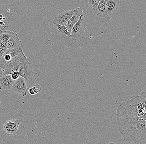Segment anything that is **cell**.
I'll return each mask as SVG.
<instances>
[{
  "label": "cell",
  "instance_id": "11",
  "mask_svg": "<svg viewBox=\"0 0 146 144\" xmlns=\"http://www.w3.org/2000/svg\"><path fill=\"white\" fill-rule=\"evenodd\" d=\"M8 48L9 49H23L22 42L19 39L18 34L11 32V36L10 39L7 42Z\"/></svg>",
  "mask_w": 146,
  "mask_h": 144
},
{
  "label": "cell",
  "instance_id": "10",
  "mask_svg": "<svg viewBox=\"0 0 146 144\" xmlns=\"http://www.w3.org/2000/svg\"><path fill=\"white\" fill-rule=\"evenodd\" d=\"M23 51V49H7L3 56H2L0 59V66L3 65L5 63L11 61L15 56H18L20 53Z\"/></svg>",
  "mask_w": 146,
  "mask_h": 144
},
{
  "label": "cell",
  "instance_id": "22",
  "mask_svg": "<svg viewBox=\"0 0 146 144\" xmlns=\"http://www.w3.org/2000/svg\"><path fill=\"white\" fill-rule=\"evenodd\" d=\"M28 91L29 92V94L31 95H35V93L34 91L33 90L32 87L31 88H29L28 90Z\"/></svg>",
  "mask_w": 146,
  "mask_h": 144
},
{
  "label": "cell",
  "instance_id": "27",
  "mask_svg": "<svg viewBox=\"0 0 146 144\" xmlns=\"http://www.w3.org/2000/svg\"><path fill=\"white\" fill-rule=\"evenodd\" d=\"M1 41H0V46H1Z\"/></svg>",
  "mask_w": 146,
  "mask_h": 144
},
{
  "label": "cell",
  "instance_id": "8",
  "mask_svg": "<svg viewBox=\"0 0 146 144\" xmlns=\"http://www.w3.org/2000/svg\"><path fill=\"white\" fill-rule=\"evenodd\" d=\"M74 13V10L63 12L56 17L53 21V23L66 26Z\"/></svg>",
  "mask_w": 146,
  "mask_h": 144
},
{
  "label": "cell",
  "instance_id": "26",
  "mask_svg": "<svg viewBox=\"0 0 146 144\" xmlns=\"http://www.w3.org/2000/svg\"><path fill=\"white\" fill-rule=\"evenodd\" d=\"M2 31L0 29V35H1V33Z\"/></svg>",
  "mask_w": 146,
  "mask_h": 144
},
{
  "label": "cell",
  "instance_id": "3",
  "mask_svg": "<svg viewBox=\"0 0 146 144\" xmlns=\"http://www.w3.org/2000/svg\"><path fill=\"white\" fill-rule=\"evenodd\" d=\"M51 33L55 38L68 48L72 46L74 43L71 34L68 32L66 26L53 23V28Z\"/></svg>",
  "mask_w": 146,
  "mask_h": 144
},
{
  "label": "cell",
  "instance_id": "12",
  "mask_svg": "<svg viewBox=\"0 0 146 144\" xmlns=\"http://www.w3.org/2000/svg\"><path fill=\"white\" fill-rule=\"evenodd\" d=\"M106 10L108 15L115 14L119 6V0H106Z\"/></svg>",
  "mask_w": 146,
  "mask_h": 144
},
{
  "label": "cell",
  "instance_id": "29",
  "mask_svg": "<svg viewBox=\"0 0 146 144\" xmlns=\"http://www.w3.org/2000/svg\"><path fill=\"white\" fill-rule=\"evenodd\" d=\"M1 57H0V59H1Z\"/></svg>",
  "mask_w": 146,
  "mask_h": 144
},
{
  "label": "cell",
  "instance_id": "28",
  "mask_svg": "<svg viewBox=\"0 0 146 144\" xmlns=\"http://www.w3.org/2000/svg\"><path fill=\"white\" fill-rule=\"evenodd\" d=\"M0 104H1V101H0Z\"/></svg>",
  "mask_w": 146,
  "mask_h": 144
},
{
  "label": "cell",
  "instance_id": "19",
  "mask_svg": "<svg viewBox=\"0 0 146 144\" xmlns=\"http://www.w3.org/2000/svg\"><path fill=\"white\" fill-rule=\"evenodd\" d=\"M9 26V24L6 22L0 21V28H1L2 29L7 28Z\"/></svg>",
  "mask_w": 146,
  "mask_h": 144
},
{
  "label": "cell",
  "instance_id": "25",
  "mask_svg": "<svg viewBox=\"0 0 146 144\" xmlns=\"http://www.w3.org/2000/svg\"><path fill=\"white\" fill-rule=\"evenodd\" d=\"M108 144H114L113 143H112V142H111V143H109Z\"/></svg>",
  "mask_w": 146,
  "mask_h": 144
},
{
  "label": "cell",
  "instance_id": "9",
  "mask_svg": "<svg viewBox=\"0 0 146 144\" xmlns=\"http://www.w3.org/2000/svg\"><path fill=\"white\" fill-rule=\"evenodd\" d=\"M84 17L83 9L82 7H77L74 10V13L72 18L68 21L66 27L67 28L68 32L71 34V30L80 19Z\"/></svg>",
  "mask_w": 146,
  "mask_h": 144
},
{
  "label": "cell",
  "instance_id": "20",
  "mask_svg": "<svg viewBox=\"0 0 146 144\" xmlns=\"http://www.w3.org/2000/svg\"><path fill=\"white\" fill-rule=\"evenodd\" d=\"M0 48H2L4 50H6L8 49V44H7V42L3 41L1 42V44Z\"/></svg>",
  "mask_w": 146,
  "mask_h": 144
},
{
  "label": "cell",
  "instance_id": "7",
  "mask_svg": "<svg viewBox=\"0 0 146 144\" xmlns=\"http://www.w3.org/2000/svg\"><path fill=\"white\" fill-rule=\"evenodd\" d=\"M21 123L20 120L17 119L8 120L5 122L3 130L8 134H16L18 133V128Z\"/></svg>",
  "mask_w": 146,
  "mask_h": 144
},
{
  "label": "cell",
  "instance_id": "16",
  "mask_svg": "<svg viewBox=\"0 0 146 144\" xmlns=\"http://www.w3.org/2000/svg\"><path fill=\"white\" fill-rule=\"evenodd\" d=\"M100 0H88V2L89 3V4L91 5L92 7V9L93 10L95 11L97 7L98 6L99 3H100Z\"/></svg>",
  "mask_w": 146,
  "mask_h": 144
},
{
  "label": "cell",
  "instance_id": "18",
  "mask_svg": "<svg viewBox=\"0 0 146 144\" xmlns=\"http://www.w3.org/2000/svg\"><path fill=\"white\" fill-rule=\"evenodd\" d=\"M11 76L12 79L13 81H15L17 80L20 76L19 71H17L13 72V73H12L11 74Z\"/></svg>",
  "mask_w": 146,
  "mask_h": 144
},
{
  "label": "cell",
  "instance_id": "24",
  "mask_svg": "<svg viewBox=\"0 0 146 144\" xmlns=\"http://www.w3.org/2000/svg\"><path fill=\"white\" fill-rule=\"evenodd\" d=\"M2 76H3L2 70L1 68V66H0V77Z\"/></svg>",
  "mask_w": 146,
  "mask_h": 144
},
{
  "label": "cell",
  "instance_id": "13",
  "mask_svg": "<svg viewBox=\"0 0 146 144\" xmlns=\"http://www.w3.org/2000/svg\"><path fill=\"white\" fill-rule=\"evenodd\" d=\"M14 81L10 75L0 77V90H9L11 88Z\"/></svg>",
  "mask_w": 146,
  "mask_h": 144
},
{
  "label": "cell",
  "instance_id": "17",
  "mask_svg": "<svg viewBox=\"0 0 146 144\" xmlns=\"http://www.w3.org/2000/svg\"><path fill=\"white\" fill-rule=\"evenodd\" d=\"M32 88L34 91L35 94L40 93L42 90L41 86L39 84H35L34 86L32 87Z\"/></svg>",
  "mask_w": 146,
  "mask_h": 144
},
{
  "label": "cell",
  "instance_id": "6",
  "mask_svg": "<svg viewBox=\"0 0 146 144\" xmlns=\"http://www.w3.org/2000/svg\"><path fill=\"white\" fill-rule=\"evenodd\" d=\"M11 89L13 93L21 94L23 96H25L27 95L28 88L24 79L20 76L18 79L14 81Z\"/></svg>",
  "mask_w": 146,
  "mask_h": 144
},
{
  "label": "cell",
  "instance_id": "2",
  "mask_svg": "<svg viewBox=\"0 0 146 144\" xmlns=\"http://www.w3.org/2000/svg\"><path fill=\"white\" fill-rule=\"evenodd\" d=\"M18 56L21 60V65L18 70L20 76L24 79L25 82L29 83L33 87L39 81L38 77L40 75L34 72L33 66L23 51Z\"/></svg>",
  "mask_w": 146,
  "mask_h": 144
},
{
  "label": "cell",
  "instance_id": "14",
  "mask_svg": "<svg viewBox=\"0 0 146 144\" xmlns=\"http://www.w3.org/2000/svg\"><path fill=\"white\" fill-rule=\"evenodd\" d=\"M106 2L105 0H100L98 6L95 10L97 15L101 18L110 20V17L108 15L106 10Z\"/></svg>",
  "mask_w": 146,
  "mask_h": 144
},
{
  "label": "cell",
  "instance_id": "21",
  "mask_svg": "<svg viewBox=\"0 0 146 144\" xmlns=\"http://www.w3.org/2000/svg\"><path fill=\"white\" fill-rule=\"evenodd\" d=\"M5 52H6V50L0 48V57H1L2 56H3Z\"/></svg>",
  "mask_w": 146,
  "mask_h": 144
},
{
  "label": "cell",
  "instance_id": "4",
  "mask_svg": "<svg viewBox=\"0 0 146 144\" xmlns=\"http://www.w3.org/2000/svg\"><path fill=\"white\" fill-rule=\"evenodd\" d=\"M87 24L85 22L84 17L80 19L71 30V35L74 42H81L84 37L85 30L86 28Z\"/></svg>",
  "mask_w": 146,
  "mask_h": 144
},
{
  "label": "cell",
  "instance_id": "1",
  "mask_svg": "<svg viewBox=\"0 0 146 144\" xmlns=\"http://www.w3.org/2000/svg\"><path fill=\"white\" fill-rule=\"evenodd\" d=\"M146 92L132 96L116 109L117 122L121 135L130 144H146Z\"/></svg>",
  "mask_w": 146,
  "mask_h": 144
},
{
  "label": "cell",
  "instance_id": "5",
  "mask_svg": "<svg viewBox=\"0 0 146 144\" xmlns=\"http://www.w3.org/2000/svg\"><path fill=\"white\" fill-rule=\"evenodd\" d=\"M21 63V59L18 55L15 56L11 61L1 66L3 76L11 75L13 72L18 71Z\"/></svg>",
  "mask_w": 146,
  "mask_h": 144
},
{
  "label": "cell",
  "instance_id": "15",
  "mask_svg": "<svg viewBox=\"0 0 146 144\" xmlns=\"http://www.w3.org/2000/svg\"><path fill=\"white\" fill-rule=\"evenodd\" d=\"M11 31H2L0 35V41L1 42H8L11 36Z\"/></svg>",
  "mask_w": 146,
  "mask_h": 144
},
{
  "label": "cell",
  "instance_id": "23",
  "mask_svg": "<svg viewBox=\"0 0 146 144\" xmlns=\"http://www.w3.org/2000/svg\"><path fill=\"white\" fill-rule=\"evenodd\" d=\"M6 18H3V15H2L0 14V21H2V20H5Z\"/></svg>",
  "mask_w": 146,
  "mask_h": 144
}]
</instances>
